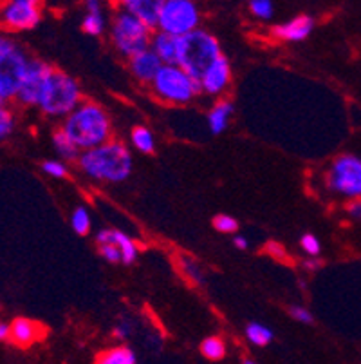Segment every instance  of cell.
Wrapping results in <instances>:
<instances>
[{
    "label": "cell",
    "mask_w": 361,
    "mask_h": 364,
    "mask_svg": "<svg viewBox=\"0 0 361 364\" xmlns=\"http://www.w3.org/2000/svg\"><path fill=\"white\" fill-rule=\"evenodd\" d=\"M179 267H181V272L184 274V277L194 284H197V287L206 283L203 267L195 259H191L190 256H179Z\"/></svg>",
    "instance_id": "cb8c5ba5"
},
{
    "label": "cell",
    "mask_w": 361,
    "mask_h": 364,
    "mask_svg": "<svg viewBox=\"0 0 361 364\" xmlns=\"http://www.w3.org/2000/svg\"><path fill=\"white\" fill-rule=\"evenodd\" d=\"M85 11H101V2L89 0V2H85Z\"/></svg>",
    "instance_id": "60d3db41"
},
{
    "label": "cell",
    "mask_w": 361,
    "mask_h": 364,
    "mask_svg": "<svg viewBox=\"0 0 361 364\" xmlns=\"http://www.w3.org/2000/svg\"><path fill=\"white\" fill-rule=\"evenodd\" d=\"M347 210H349V214L354 218V220L361 221V200L350 201L349 207H347Z\"/></svg>",
    "instance_id": "8d00e7d4"
},
{
    "label": "cell",
    "mask_w": 361,
    "mask_h": 364,
    "mask_svg": "<svg viewBox=\"0 0 361 364\" xmlns=\"http://www.w3.org/2000/svg\"><path fill=\"white\" fill-rule=\"evenodd\" d=\"M42 22V6L36 0H9L0 6V24L9 31H31Z\"/></svg>",
    "instance_id": "30bf717a"
},
{
    "label": "cell",
    "mask_w": 361,
    "mask_h": 364,
    "mask_svg": "<svg viewBox=\"0 0 361 364\" xmlns=\"http://www.w3.org/2000/svg\"><path fill=\"white\" fill-rule=\"evenodd\" d=\"M300 247L309 257H318L322 252V245H320V240L314 234H304L300 237Z\"/></svg>",
    "instance_id": "d6a6232c"
},
{
    "label": "cell",
    "mask_w": 361,
    "mask_h": 364,
    "mask_svg": "<svg viewBox=\"0 0 361 364\" xmlns=\"http://www.w3.org/2000/svg\"><path fill=\"white\" fill-rule=\"evenodd\" d=\"M52 147H55L56 154H58L60 158H64V160L78 161L79 156H82V151L76 147L74 141H72L62 129L52 132Z\"/></svg>",
    "instance_id": "ffe728a7"
},
{
    "label": "cell",
    "mask_w": 361,
    "mask_h": 364,
    "mask_svg": "<svg viewBox=\"0 0 361 364\" xmlns=\"http://www.w3.org/2000/svg\"><path fill=\"white\" fill-rule=\"evenodd\" d=\"M79 105H82V87L78 80L67 73L55 69L42 89L36 107L44 112L45 117L65 120Z\"/></svg>",
    "instance_id": "3957f363"
},
{
    "label": "cell",
    "mask_w": 361,
    "mask_h": 364,
    "mask_svg": "<svg viewBox=\"0 0 361 364\" xmlns=\"http://www.w3.org/2000/svg\"><path fill=\"white\" fill-rule=\"evenodd\" d=\"M60 129L82 152L105 145L112 136V124L107 111L94 102H82V105L65 118Z\"/></svg>",
    "instance_id": "7a4b0ae2"
},
{
    "label": "cell",
    "mask_w": 361,
    "mask_h": 364,
    "mask_svg": "<svg viewBox=\"0 0 361 364\" xmlns=\"http://www.w3.org/2000/svg\"><path fill=\"white\" fill-rule=\"evenodd\" d=\"M132 145L143 154H154L155 152V138L152 131L145 125H135L130 132Z\"/></svg>",
    "instance_id": "44dd1931"
},
{
    "label": "cell",
    "mask_w": 361,
    "mask_h": 364,
    "mask_svg": "<svg viewBox=\"0 0 361 364\" xmlns=\"http://www.w3.org/2000/svg\"><path fill=\"white\" fill-rule=\"evenodd\" d=\"M0 105H6V102L2 100V97H0Z\"/></svg>",
    "instance_id": "7bdbcfd3"
},
{
    "label": "cell",
    "mask_w": 361,
    "mask_h": 364,
    "mask_svg": "<svg viewBox=\"0 0 361 364\" xmlns=\"http://www.w3.org/2000/svg\"><path fill=\"white\" fill-rule=\"evenodd\" d=\"M250 11L251 15L260 18V21H270L274 13V6L271 0H251Z\"/></svg>",
    "instance_id": "f1b7e54d"
},
{
    "label": "cell",
    "mask_w": 361,
    "mask_h": 364,
    "mask_svg": "<svg viewBox=\"0 0 361 364\" xmlns=\"http://www.w3.org/2000/svg\"><path fill=\"white\" fill-rule=\"evenodd\" d=\"M314 29V21L313 16L309 15H298L291 21L284 22V24H278L271 29L273 36H277L278 41L286 42H302L306 41L307 36L313 33Z\"/></svg>",
    "instance_id": "4fadbf2b"
},
{
    "label": "cell",
    "mask_w": 361,
    "mask_h": 364,
    "mask_svg": "<svg viewBox=\"0 0 361 364\" xmlns=\"http://www.w3.org/2000/svg\"><path fill=\"white\" fill-rule=\"evenodd\" d=\"M289 316L293 317L294 321H298V323H302V324L314 323L313 314H311L307 309H304V306H300V304H293V306H289Z\"/></svg>",
    "instance_id": "836d02e7"
},
{
    "label": "cell",
    "mask_w": 361,
    "mask_h": 364,
    "mask_svg": "<svg viewBox=\"0 0 361 364\" xmlns=\"http://www.w3.org/2000/svg\"><path fill=\"white\" fill-rule=\"evenodd\" d=\"M199 82H201V89H203L204 95H210V97L223 95L231 82L230 60L224 55L218 56L217 60L204 71Z\"/></svg>",
    "instance_id": "7c38bea8"
},
{
    "label": "cell",
    "mask_w": 361,
    "mask_h": 364,
    "mask_svg": "<svg viewBox=\"0 0 361 364\" xmlns=\"http://www.w3.org/2000/svg\"><path fill=\"white\" fill-rule=\"evenodd\" d=\"M71 227L78 236L91 232V214L85 207H78L71 214Z\"/></svg>",
    "instance_id": "4316f807"
},
{
    "label": "cell",
    "mask_w": 361,
    "mask_h": 364,
    "mask_svg": "<svg viewBox=\"0 0 361 364\" xmlns=\"http://www.w3.org/2000/svg\"><path fill=\"white\" fill-rule=\"evenodd\" d=\"M42 336V326L26 317H16L11 323V341L16 346H31Z\"/></svg>",
    "instance_id": "ac0fdd59"
},
{
    "label": "cell",
    "mask_w": 361,
    "mask_h": 364,
    "mask_svg": "<svg viewBox=\"0 0 361 364\" xmlns=\"http://www.w3.org/2000/svg\"><path fill=\"white\" fill-rule=\"evenodd\" d=\"M150 49L157 55V58L163 62V65H177L179 60V38L177 36L167 35V33L157 31L152 35Z\"/></svg>",
    "instance_id": "e0dca14e"
},
{
    "label": "cell",
    "mask_w": 361,
    "mask_h": 364,
    "mask_svg": "<svg viewBox=\"0 0 361 364\" xmlns=\"http://www.w3.org/2000/svg\"><path fill=\"white\" fill-rule=\"evenodd\" d=\"M132 154L123 141L111 140L105 145L82 152L78 160L79 171L94 181L121 183L132 174Z\"/></svg>",
    "instance_id": "6da1fadb"
},
{
    "label": "cell",
    "mask_w": 361,
    "mask_h": 364,
    "mask_svg": "<svg viewBox=\"0 0 361 364\" xmlns=\"http://www.w3.org/2000/svg\"><path fill=\"white\" fill-rule=\"evenodd\" d=\"M201 353L210 360H221L226 355V344L221 337H206L201 343Z\"/></svg>",
    "instance_id": "484cf974"
},
{
    "label": "cell",
    "mask_w": 361,
    "mask_h": 364,
    "mask_svg": "<svg viewBox=\"0 0 361 364\" xmlns=\"http://www.w3.org/2000/svg\"><path fill=\"white\" fill-rule=\"evenodd\" d=\"M266 252L270 254L271 257H274L277 261H287L286 248H284L282 243H278V241H267Z\"/></svg>",
    "instance_id": "e575fe53"
},
{
    "label": "cell",
    "mask_w": 361,
    "mask_h": 364,
    "mask_svg": "<svg viewBox=\"0 0 361 364\" xmlns=\"http://www.w3.org/2000/svg\"><path fill=\"white\" fill-rule=\"evenodd\" d=\"M29 60L31 58H28L18 42L6 35H0V97L6 104L9 100H15Z\"/></svg>",
    "instance_id": "5b68a950"
},
{
    "label": "cell",
    "mask_w": 361,
    "mask_h": 364,
    "mask_svg": "<svg viewBox=\"0 0 361 364\" xmlns=\"http://www.w3.org/2000/svg\"><path fill=\"white\" fill-rule=\"evenodd\" d=\"M96 364H135V353L127 346H116L98 355Z\"/></svg>",
    "instance_id": "7402d4cb"
},
{
    "label": "cell",
    "mask_w": 361,
    "mask_h": 364,
    "mask_svg": "<svg viewBox=\"0 0 361 364\" xmlns=\"http://www.w3.org/2000/svg\"><path fill=\"white\" fill-rule=\"evenodd\" d=\"M16 118L15 112L8 105H0V141L9 138L15 132Z\"/></svg>",
    "instance_id": "83f0119b"
},
{
    "label": "cell",
    "mask_w": 361,
    "mask_h": 364,
    "mask_svg": "<svg viewBox=\"0 0 361 364\" xmlns=\"http://www.w3.org/2000/svg\"><path fill=\"white\" fill-rule=\"evenodd\" d=\"M130 330H132L130 323H128V321H121V323L116 326L114 336L118 337V339H127V337L130 336Z\"/></svg>",
    "instance_id": "d590c367"
},
{
    "label": "cell",
    "mask_w": 361,
    "mask_h": 364,
    "mask_svg": "<svg viewBox=\"0 0 361 364\" xmlns=\"http://www.w3.org/2000/svg\"><path fill=\"white\" fill-rule=\"evenodd\" d=\"M273 337V330L262 323H250L246 326V339L255 346H260V348L267 346V344H271Z\"/></svg>",
    "instance_id": "603a6c76"
},
{
    "label": "cell",
    "mask_w": 361,
    "mask_h": 364,
    "mask_svg": "<svg viewBox=\"0 0 361 364\" xmlns=\"http://www.w3.org/2000/svg\"><path fill=\"white\" fill-rule=\"evenodd\" d=\"M0 341H11V324L0 321Z\"/></svg>",
    "instance_id": "74e56055"
},
{
    "label": "cell",
    "mask_w": 361,
    "mask_h": 364,
    "mask_svg": "<svg viewBox=\"0 0 361 364\" xmlns=\"http://www.w3.org/2000/svg\"><path fill=\"white\" fill-rule=\"evenodd\" d=\"M163 0H125L121 2V9L135 16L139 22H143L150 31L157 29L159 9Z\"/></svg>",
    "instance_id": "9a60e30c"
},
{
    "label": "cell",
    "mask_w": 361,
    "mask_h": 364,
    "mask_svg": "<svg viewBox=\"0 0 361 364\" xmlns=\"http://www.w3.org/2000/svg\"><path fill=\"white\" fill-rule=\"evenodd\" d=\"M213 227L221 234H235L238 230V221L230 214H218L213 218Z\"/></svg>",
    "instance_id": "f546056e"
},
{
    "label": "cell",
    "mask_w": 361,
    "mask_h": 364,
    "mask_svg": "<svg viewBox=\"0 0 361 364\" xmlns=\"http://www.w3.org/2000/svg\"><path fill=\"white\" fill-rule=\"evenodd\" d=\"M98 252L99 256L104 257L105 261H109V263H123V257H121L118 245L112 243V241L98 245Z\"/></svg>",
    "instance_id": "1f68e13d"
},
{
    "label": "cell",
    "mask_w": 361,
    "mask_h": 364,
    "mask_svg": "<svg viewBox=\"0 0 361 364\" xmlns=\"http://www.w3.org/2000/svg\"><path fill=\"white\" fill-rule=\"evenodd\" d=\"M327 187L345 198L361 200V158L342 154L327 171Z\"/></svg>",
    "instance_id": "9c48e42d"
},
{
    "label": "cell",
    "mask_w": 361,
    "mask_h": 364,
    "mask_svg": "<svg viewBox=\"0 0 361 364\" xmlns=\"http://www.w3.org/2000/svg\"><path fill=\"white\" fill-rule=\"evenodd\" d=\"M233 245H235V247H237V248H240V250H246L248 245H250V243H248L246 237H244V236H238V234H237V236L233 237Z\"/></svg>",
    "instance_id": "ab89813d"
},
{
    "label": "cell",
    "mask_w": 361,
    "mask_h": 364,
    "mask_svg": "<svg viewBox=\"0 0 361 364\" xmlns=\"http://www.w3.org/2000/svg\"><path fill=\"white\" fill-rule=\"evenodd\" d=\"M42 171L48 174V176L56 178V180H62L69 174V168L67 165L62 164L60 160H45L42 161Z\"/></svg>",
    "instance_id": "4dcf8cb0"
},
{
    "label": "cell",
    "mask_w": 361,
    "mask_h": 364,
    "mask_svg": "<svg viewBox=\"0 0 361 364\" xmlns=\"http://www.w3.org/2000/svg\"><path fill=\"white\" fill-rule=\"evenodd\" d=\"M111 36L114 48L121 55L127 56L128 60L132 56L150 49V29L143 22H139L135 16H132L130 13L123 11V9L114 15V21H112L111 26Z\"/></svg>",
    "instance_id": "52a82bcc"
},
{
    "label": "cell",
    "mask_w": 361,
    "mask_h": 364,
    "mask_svg": "<svg viewBox=\"0 0 361 364\" xmlns=\"http://www.w3.org/2000/svg\"><path fill=\"white\" fill-rule=\"evenodd\" d=\"M96 241H98V245L107 243V241H112V243L118 245L121 257H123V264H132L138 259V245L134 243V240H132L130 236H127V234L121 232V230L101 228V230L96 234Z\"/></svg>",
    "instance_id": "2e32d148"
},
{
    "label": "cell",
    "mask_w": 361,
    "mask_h": 364,
    "mask_svg": "<svg viewBox=\"0 0 361 364\" xmlns=\"http://www.w3.org/2000/svg\"><path fill=\"white\" fill-rule=\"evenodd\" d=\"M55 68L49 65L44 60H35L31 58L29 60L28 69H26V75L20 82L18 92H16L15 100L20 105H28V107H36L40 100V95H42V89H44L45 82L49 80V76L52 75Z\"/></svg>",
    "instance_id": "8fae6325"
},
{
    "label": "cell",
    "mask_w": 361,
    "mask_h": 364,
    "mask_svg": "<svg viewBox=\"0 0 361 364\" xmlns=\"http://www.w3.org/2000/svg\"><path fill=\"white\" fill-rule=\"evenodd\" d=\"M201 11L191 0H163L159 9L157 29L172 36H187L197 31Z\"/></svg>",
    "instance_id": "ba28073f"
},
{
    "label": "cell",
    "mask_w": 361,
    "mask_h": 364,
    "mask_svg": "<svg viewBox=\"0 0 361 364\" xmlns=\"http://www.w3.org/2000/svg\"><path fill=\"white\" fill-rule=\"evenodd\" d=\"M243 364H257V363H255V360H251V359H244Z\"/></svg>",
    "instance_id": "b9f144b4"
},
{
    "label": "cell",
    "mask_w": 361,
    "mask_h": 364,
    "mask_svg": "<svg viewBox=\"0 0 361 364\" xmlns=\"http://www.w3.org/2000/svg\"><path fill=\"white\" fill-rule=\"evenodd\" d=\"M152 91L155 97L168 104H188L197 98L203 89L201 82L191 78L179 65H163L152 82Z\"/></svg>",
    "instance_id": "8992f818"
},
{
    "label": "cell",
    "mask_w": 361,
    "mask_h": 364,
    "mask_svg": "<svg viewBox=\"0 0 361 364\" xmlns=\"http://www.w3.org/2000/svg\"><path fill=\"white\" fill-rule=\"evenodd\" d=\"M107 28V21H105L104 11H87L82 21V31L87 33L91 36H98L105 31Z\"/></svg>",
    "instance_id": "d4e9b609"
},
{
    "label": "cell",
    "mask_w": 361,
    "mask_h": 364,
    "mask_svg": "<svg viewBox=\"0 0 361 364\" xmlns=\"http://www.w3.org/2000/svg\"><path fill=\"white\" fill-rule=\"evenodd\" d=\"M223 55L221 44L211 33L199 28L197 31L179 38V60L177 65L187 71L191 78L201 80L208 68Z\"/></svg>",
    "instance_id": "277c9868"
},
{
    "label": "cell",
    "mask_w": 361,
    "mask_h": 364,
    "mask_svg": "<svg viewBox=\"0 0 361 364\" xmlns=\"http://www.w3.org/2000/svg\"><path fill=\"white\" fill-rule=\"evenodd\" d=\"M128 68H130V73L134 75L135 80L141 82V84L152 85L157 73L163 68V62L159 60L157 55L152 49H147V51L132 56L128 60Z\"/></svg>",
    "instance_id": "5bb4252c"
},
{
    "label": "cell",
    "mask_w": 361,
    "mask_h": 364,
    "mask_svg": "<svg viewBox=\"0 0 361 364\" xmlns=\"http://www.w3.org/2000/svg\"><path fill=\"white\" fill-rule=\"evenodd\" d=\"M304 267H306L307 270H318V268L322 267V261L318 259V257H307V259L304 261Z\"/></svg>",
    "instance_id": "f35d334b"
},
{
    "label": "cell",
    "mask_w": 361,
    "mask_h": 364,
    "mask_svg": "<svg viewBox=\"0 0 361 364\" xmlns=\"http://www.w3.org/2000/svg\"><path fill=\"white\" fill-rule=\"evenodd\" d=\"M235 112V105L230 100H218L208 112V127L211 134H223L230 125Z\"/></svg>",
    "instance_id": "d6986e66"
}]
</instances>
